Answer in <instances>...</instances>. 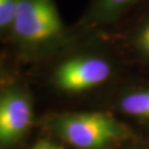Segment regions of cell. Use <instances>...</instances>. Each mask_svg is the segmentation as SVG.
Segmentation results:
<instances>
[{"label":"cell","mask_w":149,"mask_h":149,"mask_svg":"<svg viewBox=\"0 0 149 149\" xmlns=\"http://www.w3.org/2000/svg\"><path fill=\"white\" fill-rule=\"evenodd\" d=\"M69 40L56 0H17L10 42L20 54L38 57L58 53Z\"/></svg>","instance_id":"1"},{"label":"cell","mask_w":149,"mask_h":149,"mask_svg":"<svg viewBox=\"0 0 149 149\" xmlns=\"http://www.w3.org/2000/svg\"><path fill=\"white\" fill-rule=\"evenodd\" d=\"M57 134L79 149H103L122 137L119 123L104 113H75L57 117Z\"/></svg>","instance_id":"2"},{"label":"cell","mask_w":149,"mask_h":149,"mask_svg":"<svg viewBox=\"0 0 149 149\" xmlns=\"http://www.w3.org/2000/svg\"><path fill=\"white\" fill-rule=\"evenodd\" d=\"M113 73V64L106 56L97 53H76L59 63L54 80L62 90L80 93L106 82Z\"/></svg>","instance_id":"3"},{"label":"cell","mask_w":149,"mask_h":149,"mask_svg":"<svg viewBox=\"0 0 149 149\" xmlns=\"http://www.w3.org/2000/svg\"><path fill=\"white\" fill-rule=\"evenodd\" d=\"M32 106L25 94L8 91L0 95V145L20 139L32 123Z\"/></svg>","instance_id":"4"},{"label":"cell","mask_w":149,"mask_h":149,"mask_svg":"<svg viewBox=\"0 0 149 149\" xmlns=\"http://www.w3.org/2000/svg\"><path fill=\"white\" fill-rule=\"evenodd\" d=\"M147 4L149 0H88L83 21L94 25L112 24Z\"/></svg>","instance_id":"5"},{"label":"cell","mask_w":149,"mask_h":149,"mask_svg":"<svg viewBox=\"0 0 149 149\" xmlns=\"http://www.w3.org/2000/svg\"><path fill=\"white\" fill-rule=\"evenodd\" d=\"M120 108L129 116L149 120V90L127 94L120 101Z\"/></svg>","instance_id":"6"},{"label":"cell","mask_w":149,"mask_h":149,"mask_svg":"<svg viewBox=\"0 0 149 149\" xmlns=\"http://www.w3.org/2000/svg\"><path fill=\"white\" fill-rule=\"evenodd\" d=\"M144 15L133 35V45L142 57L149 61V4L143 6Z\"/></svg>","instance_id":"7"},{"label":"cell","mask_w":149,"mask_h":149,"mask_svg":"<svg viewBox=\"0 0 149 149\" xmlns=\"http://www.w3.org/2000/svg\"><path fill=\"white\" fill-rule=\"evenodd\" d=\"M17 0H0V38L11 39Z\"/></svg>","instance_id":"8"},{"label":"cell","mask_w":149,"mask_h":149,"mask_svg":"<svg viewBox=\"0 0 149 149\" xmlns=\"http://www.w3.org/2000/svg\"><path fill=\"white\" fill-rule=\"evenodd\" d=\"M29 149H65L60 144L53 142L52 141H48V139H40L32 147Z\"/></svg>","instance_id":"9"},{"label":"cell","mask_w":149,"mask_h":149,"mask_svg":"<svg viewBox=\"0 0 149 149\" xmlns=\"http://www.w3.org/2000/svg\"><path fill=\"white\" fill-rule=\"evenodd\" d=\"M4 66H5V58L4 57H0V76L4 71Z\"/></svg>","instance_id":"10"}]
</instances>
